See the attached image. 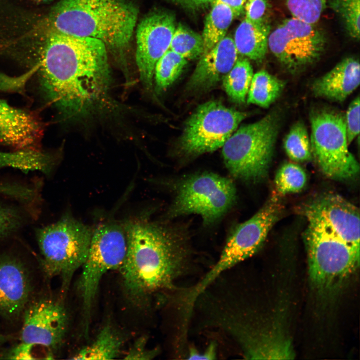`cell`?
I'll use <instances>...</instances> for the list:
<instances>
[{"instance_id": "9c48e42d", "label": "cell", "mask_w": 360, "mask_h": 360, "mask_svg": "<svg viewBox=\"0 0 360 360\" xmlns=\"http://www.w3.org/2000/svg\"><path fill=\"white\" fill-rule=\"evenodd\" d=\"M282 209L278 196H274L252 218L239 225L228 238L216 264L190 288L191 297L196 298L220 276L256 254L278 220Z\"/></svg>"}, {"instance_id": "f546056e", "label": "cell", "mask_w": 360, "mask_h": 360, "mask_svg": "<svg viewBox=\"0 0 360 360\" xmlns=\"http://www.w3.org/2000/svg\"><path fill=\"white\" fill-rule=\"evenodd\" d=\"M3 358L16 360H52L54 352L48 348L36 344L21 342L10 349Z\"/></svg>"}, {"instance_id": "83f0119b", "label": "cell", "mask_w": 360, "mask_h": 360, "mask_svg": "<svg viewBox=\"0 0 360 360\" xmlns=\"http://www.w3.org/2000/svg\"><path fill=\"white\" fill-rule=\"evenodd\" d=\"M327 2L342 20L348 35L359 40L360 0H326Z\"/></svg>"}, {"instance_id": "277c9868", "label": "cell", "mask_w": 360, "mask_h": 360, "mask_svg": "<svg viewBox=\"0 0 360 360\" xmlns=\"http://www.w3.org/2000/svg\"><path fill=\"white\" fill-rule=\"evenodd\" d=\"M304 216L308 222L304 240L310 280L318 294L328 296L338 290L358 266L360 250L342 240L316 216Z\"/></svg>"}, {"instance_id": "4fadbf2b", "label": "cell", "mask_w": 360, "mask_h": 360, "mask_svg": "<svg viewBox=\"0 0 360 360\" xmlns=\"http://www.w3.org/2000/svg\"><path fill=\"white\" fill-rule=\"evenodd\" d=\"M176 28L174 16L164 12L148 14L137 26L136 62L140 81L148 90L153 87L156 65L169 50Z\"/></svg>"}, {"instance_id": "f35d334b", "label": "cell", "mask_w": 360, "mask_h": 360, "mask_svg": "<svg viewBox=\"0 0 360 360\" xmlns=\"http://www.w3.org/2000/svg\"><path fill=\"white\" fill-rule=\"evenodd\" d=\"M38 2H46L52 1V0H32Z\"/></svg>"}, {"instance_id": "484cf974", "label": "cell", "mask_w": 360, "mask_h": 360, "mask_svg": "<svg viewBox=\"0 0 360 360\" xmlns=\"http://www.w3.org/2000/svg\"><path fill=\"white\" fill-rule=\"evenodd\" d=\"M169 49L187 60L200 58L204 51L202 36L179 24L176 28Z\"/></svg>"}, {"instance_id": "74e56055", "label": "cell", "mask_w": 360, "mask_h": 360, "mask_svg": "<svg viewBox=\"0 0 360 360\" xmlns=\"http://www.w3.org/2000/svg\"><path fill=\"white\" fill-rule=\"evenodd\" d=\"M6 340V336L0 333V348Z\"/></svg>"}, {"instance_id": "8fae6325", "label": "cell", "mask_w": 360, "mask_h": 360, "mask_svg": "<svg viewBox=\"0 0 360 360\" xmlns=\"http://www.w3.org/2000/svg\"><path fill=\"white\" fill-rule=\"evenodd\" d=\"M248 116L246 112L211 100L200 106L186 123L180 140L184 154L197 156L222 148Z\"/></svg>"}, {"instance_id": "e575fe53", "label": "cell", "mask_w": 360, "mask_h": 360, "mask_svg": "<svg viewBox=\"0 0 360 360\" xmlns=\"http://www.w3.org/2000/svg\"><path fill=\"white\" fill-rule=\"evenodd\" d=\"M217 354L216 344L212 342L204 352H200L194 348L190 350L188 355V360H215Z\"/></svg>"}, {"instance_id": "9a60e30c", "label": "cell", "mask_w": 360, "mask_h": 360, "mask_svg": "<svg viewBox=\"0 0 360 360\" xmlns=\"http://www.w3.org/2000/svg\"><path fill=\"white\" fill-rule=\"evenodd\" d=\"M31 272L20 258L0 253V317L14 320L23 314L33 291Z\"/></svg>"}, {"instance_id": "7a4b0ae2", "label": "cell", "mask_w": 360, "mask_h": 360, "mask_svg": "<svg viewBox=\"0 0 360 360\" xmlns=\"http://www.w3.org/2000/svg\"><path fill=\"white\" fill-rule=\"evenodd\" d=\"M127 250L120 268L124 291L134 303L176 289V280L188 266V252L177 236L164 227L143 220L124 224Z\"/></svg>"}, {"instance_id": "52a82bcc", "label": "cell", "mask_w": 360, "mask_h": 360, "mask_svg": "<svg viewBox=\"0 0 360 360\" xmlns=\"http://www.w3.org/2000/svg\"><path fill=\"white\" fill-rule=\"evenodd\" d=\"M126 250L127 236L124 224L108 222L93 230L88 255L82 268L78 284L86 336L88 335L91 312L100 282L106 273L121 268Z\"/></svg>"}, {"instance_id": "7c38bea8", "label": "cell", "mask_w": 360, "mask_h": 360, "mask_svg": "<svg viewBox=\"0 0 360 360\" xmlns=\"http://www.w3.org/2000/svg\"><path fill=\"white\" fill-rule=\"evenodd\" d=\"M326 37L312 24L292 17L284 20L268 38V48L288 70L296 72L316 62L324 52Z\"/></svg>"}, {"instance_id": "d4e9b609", "label": "cell", "mask_w": 360, "mask_h": 360, "mask_svg": "<svg viewBox=\"0 0 360 360\" xmlns=\"http://www.w3.org/2000/svg\"><path fill=\"white\" fill-rule=\"evenodd\" d=\"M284 148L290 158L295 162H304L312 158L310 138L302 122L292 126L284 139Z\"/></svg>"}, {"instance_id": "5b68a950", "label": "cell", "mask_w": 360, "mask_h": 360, "mask_svg": "<svg viewBox=\"0 0 360 360\" xmlns=\"http://www.w3.org/2000/svg\"><path fill=\"white\" fill-rule=\"evenodd\" d=\"M92 233L90 227L68 214L36 230L42 270L48 278H60L64 294L86 260Z\"/></svg>"}, {"instance_id": "2e32d148", "label": "cell", "mask_w": 360, "mask_h": 360, "mask_svg": "<svg viewBox=\"0 0 360 360\" xmlns=\"http://www.w3.org/2000/svg\"><path fill=\"white\" fill-rule=\"evenodd\" d=\"M304 213L316 216L342 240L360 250L359 210L342 196H322L308 205Z\"/></svg>"}, {"instance_id": "8d00e7d4", "label": "cell", "mask_w": 360, "mask_h": 360, "mask_svg": "<svg viewBox=\"0 0 360 360\" xmlns=\"http://www.w3.org/2000/svg\"><path fill=\"white\" fill-rule=\"evenodd\" d=\"M228 6L232 11L234 18L240 16L244 12V0H214Z\"/></svg>"}, {"instance_id": "cb8c5ba5", "label": "cell", "mask_w": 360, "mask_h": 360, "mask_svg": "<svg viewBox=\"0 0 360 360\" xmlns=\"http://www.w3.org/2000/svg\"><path fill=\"white\" fill-rule=\"evenodd\" d=\"M187 62V60L169 49L155 66L154 78L157 90H164L173 84L181 75Z\"/></svg>"}, {"instance_id": "d6a6232c", "label": "cell", "mask_w": 360, "mask_h": 360, "mask_svg": "<svg viewBox=\"0 0 360 360\" xmlns=\"http://www.w3.org/2000/svg\"><path fill=\"white\" fill-rule=\"evenodd\" d=\"M360 101L359 96L353 100L350 104L344 116L348 144L359 135Z\"/></svg>"}, {"instance_id": "7402d4cb", "label": "cell", "mask_w": 360, "mask_h": 360, "mask_svg": "<svg viewBox=\"0 0 360 360\" xmlns=\"http://www.w3.org/2000/svg\"><path fill=\"white\" fill-rule=\"evenodd\" d=\"M213 7L206 20L202 36L204 51L207 52L225 36L234 18L231 9L218 2H212Z\"/></svg>"}, {"instance_id": "e0dca14e", "label": "cell", "mask_w": 360, "mask_h": 360, "mask_svg": "<svg viewBox=\"0 0 360 360\" xmlns=\"http://www.w3.org/2000/svg\"><path fill=\"white\" fill-rule=\"evenodd\" d=\"M238 54L234 39L225 36L200 58L188 82V90H204L216 86L234 66Z\"/></svg>"}, {"instance_id": "ac0fdd59", "label": "cell", "mask_w": 360, "mask_h": 360, "mask_svg": "<svg viewBox=\"0 0 360 360\" xmlns=\"http://www.w3.org/2000/svg\"><path fill=\"white\" fill-rule=\"evenodd\" d=\"M360 66L355 58H348L337 64L312 84L313 94L317 97L342 102L360 86Z\"/></svg>"}, {"instance_id": "f1b7e54d", "label": "cell", "mask_w": 360, "mask_h": 360, "mask_svg": "<svg viewBox=\"0 0 360 360\" xmlns=\"http://www.w3.org/2000/svg\"><path fill=\"white\" fill-rule=\"evenodd\" d=\"M292 17L312 24L319 21L326 6V0H284Z\"/></svg>"}, {"instance_id": "ba28073f", "label": "cell", "mask_w": 360, "mask_h": 360, "mask_svg": "<svg viewBox=\"0 0 360 360\" xmlns=\"http://www.w3.org/2000/svg\"><path fill=\"white\" fill-rule=\"evenodd\" d=\"M310 120L312 155L321 171L334 180L356 176L360 166L348 148L344 116L322 110L312 112Z\"/></svg>"}, {"instance_id": "4dcf8cb0", "label": "cell", "mask_w": 360, "mask_h": 360, "mask_svg": "<svg viewBox=\"0 0 360 360\" xmlns=\"http://www.w3.org/2000/svg\"><path fill=\"white\" fill-rule=\"evenodd\" d=\"M25 221V215L20 208L0 202V238L16 232Z\"/></svg>"}, {"instance_id": "4316f807", "label": "cell", "mask_w": 360, "mask_h": 360, "mask_svg": "<svg viewBox=\"0 0 360 360\" xmlns=\"http://www.w3.org/2000/svg\"><path fill=\"white\" fill-rule=\"evenodd\" d=\"M307 180L304 170L298 164L287 163L278 170L275 178L277 192L282 195L301 191Z\"/></svg>"}, {"instance_id": "3957f363", "label": "cell", "mask_w": 360, "mask_h": 360, "mask_svg": "<svg viewBox=\"0 0 360 360\" xmlns=\"http://www.w3.org/2000/svg\"><path fill=\"white\" fill-rule=\"evenodd\" d=\"M139 12L132 0H61L48 21L51 30L102 42L130 83L128 54Z\"/></svg>"}, {"instance_id": "ffe728a7", "label": "cell", "mask_w": 360, "mask_h": 360, "mask_svg": "<svg viewBox=\"0 0 360 360\" xmlns=\"http://www.w3.org/2000/svg\"><path fill=\"white\" fill-rule=\"evenodd\" d=\"M123 339L110 324L105 326L95 340L76 352L72 360H112L120 356Z\"/></svg>"}, {"instance_id": "1f68e13d", "label": "cell", "mask_w": 360, "mask_h": 360, "mask_svg": "<svg viewBox=\"0 0 360 360\" xmlns=\"http://www.w3.org/2000/svg\"><path fill=\"white\" fill-rule=\"evenodd\" d=\"M267 0H244L245 18L258 25L270 24L268 20Z\"/></svg>"}, {"instance_id": "44dd1931", "label": "cell", "mask_w": 360, "mask_h": 360, "mask_svg": "<svg viewBox=\"0 0 360 360\" xmlns=\"http://www.w3.org/2000/svg\"><path fill=\"white\" fill-rule=\"evenodd\" d=\"M285 85L284 80L266 70H260L253 76L248 94V103L268 108L280 97Z\"/></svg>"}, {"instance_id": "836d02e7", "label": "cell", "mask_w": 360, "mask_h": 360, "mask_svg": "<svg viewBox=\"0 0 360 360\" xmlns=\"http://www.w3.org/2000/svg\"><path fill=\"white\" fill-rule=\"evenodd\" d=\"M146 340L140 338L130 350L128 352L124 359L126 360H152L155 358L158 351L156 350H148L146 346Z\"/></svg>"}, {"instance_id": "d6986e66", "label": "cell", "mask_w": 360, "mask_h": 360, "mask_svg": "<svg viewBox=\"0 0 360 360\" xmlns=\"http://www.w3.org/2000/svg\"><path fill=\"white\" fill-rule=\"evenodd\" d=\"M270 31V24L258 25L244 18L236 29L234 39L238 54L262 62L267 53Z\"/></svg>"}, {"instance_id": "5bb4252c", "label": "cell", "mask_w": 360, "mask_h": 360, "mask_svg": "<svg viewBox=\"0 0 360 360\" xmlns=\"http://www.w3.org/2000/svg\"><path fill=\"white\" fill-rule=\"evenodd\" d=\"M23 315L21 342L40 344L53 352L60 347L68 325V314L62 304L50 298H40L30 302Z\"/></svg>"}, {"instance_id": "8992f818", "label": "cell", "mask_w": 360, "mask_h": 360, "mask_svg": "<svg viewBox=\"0 0 360 360\" xmlns=\"http://www.w3.org/2000/svg\"><path fill=\"white\" fill-rule=\"evenodd\" d=\"M280 122L274 110L236 130L222 147L225 165L235 178L257 182L268 173Z\"/></svg>"}, {"instance_id": "603a6c76", "label": "cell", "mask_w": 360, "mask_h": 360, "mask_svg": "<svg viewBox=\"0 0 360 360\" xmlns=\"http://www.w3.org/2000/svg\"><path fill=\"white\" fill-rule=\"evenodd\" d=\"M254 76L253 68L247 58L238 60L224 76L222 84L228 96L238 104L245 103Z\"/></svg>"}, {"instance_id": "d590c367", "label": "cell", "mask_w": 360, "mask_h": 360, "mask_svg": "<svg viewBox=\"0 0 360 360\" xmlns=\"http://www.w3.org/2000/svg\"><path fill=\"white\" fill-rule=\"evenodd\" d=\"M168 2L178 4L184 8L189 10H198L203 8L210 4L212 3L214 0H166Z\"/></svg>"}, {"instance_id": "6da1fadb", "label": "cell", "mask_w": 360, "mask_h": 360, "mask_svg": "<svg viewBox=\"0 0 360 360\" xmlns=\"http://www.w3.org/2000/svg\"><path fill=\"white\" fill-rule=\"evenodd\" d=\"M108 54L100 40L50 30L42 53V74L53 102L68 118H86L108 99Z\"/></svg>"}, {"instance_id": "30bf717a", "label": "cell", "mask_w": 360, "mask_h": 360, "mask_svg": "<svg viewBox=\"0 0 360 360\" xmlns=\"http://www.w3.org/2000/svg\"><path fill=\"white\" fill-rule=\"evenodd\" d=\"M236 189L232 180L213 173L188 178L179 186L170 214L200 216L208 225L220 219L232 206Z\"/></svg>"}]
</instances>
